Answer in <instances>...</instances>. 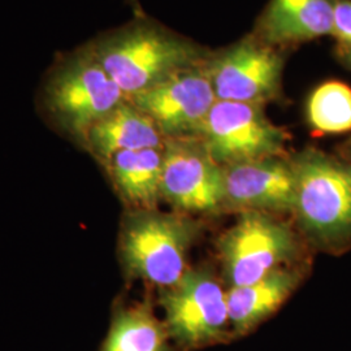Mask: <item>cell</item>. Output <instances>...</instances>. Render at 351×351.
<instances>
[{"label":"cell","mask_w":351,"mask_h":351,"mask_svg":"<svg viewBox=\"0 0 351 351\" xmlns=\"http://www.w3.org/2000/svg\"><path fill=\"white\" fill-rule=\"evenodd\" d=\"M91 50L126 98L203 64L201 51L191 43L149 25L117 32L94 43Z\"/></svg>","instance_id":"6da1fadb"},{"label":"cell","mask_w":351,"mask_h":351,"mask_svg":"<svg viewBox=\"0 0 351 351\" xmlns=\"http://www.w3.org/2000/svg\"><path fill=\"white\" fill-rule=\"evenodd\" d=\"M125 101L91 47L56 64L43 88V103L53 121L82 145L91 126Z\"/></svg>","instance_id":"7a4b0ae2"},{"label":"cell","mask_w":351,"mask_h":351,"mask_svg":"<svg viewBox=\"0 0 351 351\" xmlns=\"http://www.w3.org/2000/svg\"><path fill=\"white\" fill-rule=\"evenodd\" d=\"M195 226L180 215L141 211L126 223L121 255L126 269L151 284L171 288L185 275Z\"/></svg>","instance_id":"3957f363"},{"label":"cell","mask_w":351,"mask_h":351,"mask_svg":"<svg viewBox=\"0 0 351 351\" xmlns=\"http://www.w3.org/2000/svg\"><path fill=\"white\" fill-rule=\"evenodd\" d=\"M294 210L302 224L323 239L351 233V167L320 152H307L293 165Z\"/></svg>","instance_id":"277c9868"},{"label":"cell","mask_w":351,"mask_h":351,"mask_svg":"<svg viewBox=\"0 0 351 351\" xmlns=\"http://www.w3.org/2000/svg\"><path fill=\"white\" fill-rule=\"evenodd\" d=\"M287 137L261 106L226 101H216L197 136L213 160L226 167L280 155Z\"/></svg>","instance_id":"5b68a950"},{"label":"cell","mask_w":351,"mask_h":351,"mask_svg":"<svg viewBox=\"0 0 351 351\" xmlns=\"http://www.w3.org/2000/svg\"><path fill=\"white\" fill-rule=\"evenodd\" d=\"M168 335L186 348L221 339L229 322L226 294L211 275L189 271L162 297Z\"/></svg>","instance_id":"8992f818"},{"label":"cell","mask_w":351,"mask_h":351,"mask_svg":"<svg viewBox=\"0 0 351 351\" xmlns=\"http://www.w3.org/2000/svg\"><path fill=\"white\" fill-rule=\"evenodd\" d=\"M126 99L152 119L164 138L197 137L217 101L203 64Z\"/></svg>","instance_id":"52a82bcc"},{"label":"cell","mask_w":351,"mask_h":351,"mask_svg":"<svg viewBox=\"0 0 351 351\" xmlns=\"http://www.w3.org/2000/svg\"><path fill=\"white\" fill-rule=\"evenodd\" d=\"M162 197L190 213H210L226 202L224 168L213 160L201 139L165 138Z\"/></svg>","instance_id":"ba28073f"},{"label":"cell","mask_w":351,"mask_h":351,"mask_svg":"<svg viewBox=\"0 0 351 351\" xmlns=\"http://www.w3.org/2000/svg\"><path fill=\"white\" fill-rule=\"evenodd\" d=\"M226 276L233 287L249 285L276 271L295 250L289 228L263 213H243L221 239Z\"/></svg>","instance_id":"9c48e42d"},{"label":"cell","mask_w":351,"mask_h":351,"mask_svg":"<svg viewBox=\"0 0 351 351\" xmlns=\"http://www.w3.org/2000/svg\"><path fill=\"white\" fill-rule=\"evenodd\" d=\"M206 68L217 101L261 106L280 94L282 59L262 40H243Z\"/></svg>","instance_id":"30bf717a"},{"label":"cell","mask_w":351,"mask_h":351,"mask_svg":"<svg viewBox=\"0 0 351 351\" xmlns=\"http://www.w3.org/2000/svg\"><path fill=\"white\" fill-rule=\"evenodd\" d=\"M226 202L251 210H294L293 165L263 159L224 168Z\"/></svg>","instance_id":"8fae6325"},{"label":"cell","mask_w":351,"mask_h":351,"mask_svg":"<svg viewBox=\"0 0 351 351\" xmlns=\"http://www.w3.org/2000/svg\"><path fill=\"white\" fill-rule=\"evenodd\" d=\"M164 141L152 119L126 99L91 126L84 146L107 164L123 151L163 149Z\"/></svg>","instance_id":"7c38bea8"},{"label":"cell","mask_w":351,"mask_h":351,"mask_svg":"<svg viewBox=\"0 0 351 351\" xmlns=\"http://www.w3.org/2000/svg\"><path fill=\"white\" fill-rule=\"evenodd\" d=\"M332 0H271L261 20L265 43L285 45L332 34Z\"/></svg>","instance_id":"4fadbf2b"},{"label":"cell","mask_w":351,"mask_h":351,"mask_svg":"<svg viewBox=\"0 0 351 351\" xmlns=\"http://www.w3.org/2000/svg\"><path fill=\"white\" fill-rule=\"evenodd\" d=\"M121 197L141 211H152L162 197L163 150L123 151L106 164Z\"/></svg>","instance_id":"5bb4252c"},{"label":"cell","mask_w":351,"mask_h":351,"mask_svg":"<svg viewBox=\"0 0 351 351\" xmlns=\"http://www.w3.org/2000/svg\"><path fill=\"white\" fill-rule=\"evenodd\" d=\"M297 284V276L276 269L249 285L233 287L226 293L229 322L237 333H245L276 311Z\"/></svg>","instance_id":"9a60e30c"},{"label":"cell","mask_w":351,"mask_h":351,"mask_svg":"<svg viewBox=\"0 0 351 351\" xmlns=\"http://www.w3.org/2000/svg\"><path fill=\"white\" fill-rule=\"evenodd\" d=\"M167 336L147 306H136L114 316L101 351H167Z\"/></svg>","instance_id":"2e32d148"},{"label":"cell","mask_w":351,"mask_h":351,"mask_svg":"<svg viewBox=\"0 0 351 351\" xmlns=\"http://www.w3.org/2000/svg\"><path fill=\"white\" fill-rule=\"evenodd\" d=\"M310 124L322 133L351 130V88L337 81L320 85L307 103Z\"/></svg>","instance_id":"e0dca14e"},{"label":"cell","mask_w":351,"mask_h":351,"mask_svg":"<svg viewBox=\"0 0 351 351\" xmlns=\"http://www.w3.org/2000/svg\"><path fill=\"white\" fill-rule=\"evenodd\" d=\"M332 34L343 45V49H351V0L335 3Z\"/></svg>","instance_id":"ac0fdd59"},{"label":"cell","mask_w":351,"mask_h":351,"mask_svg":"<svg viewBox=\"0 0 351 351\" xmlns=\"http://www.w3.org/2000/svg\"><path fill=\"white\" fill-rule=\"evenodd\" d=\"M343 59L351 66V49H343Z\"/></svg>","instance_id":"d6986e66"}]
</instances>
